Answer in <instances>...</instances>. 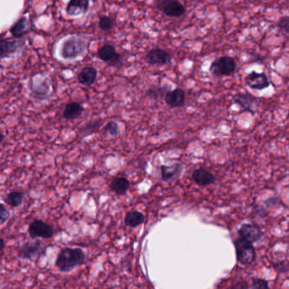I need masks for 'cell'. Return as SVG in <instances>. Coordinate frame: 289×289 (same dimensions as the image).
<instances>
[{
	"instance_id": "1",
	"label": "cell",
	"mask_w": 289,
	"mask_h": 289,
	"mask_svg": "<svg viewBox=\"0 0 289 289\" xmlns=\"http://www.w3.org/2000/svg\"><path fill=\"white\" fill-rule=\"evenodd\" d=\"M86 255L82 248H64L60 251L55 260V266L61 272L73 271L84 264Z\"/></svg>"
},
{
	"instance_id": "2",
	"label": "cell",
	"mask_w": 289,
	"mask_h": 289,
	"mask_svg": "<svg viewBox=\"0 0 289 289\" xmlns=\"http://www.w3.org/2000/svg\"><path fill=\"white\" fill-rule=\"evenodd\" d=\"M88 49V44L83 38L72 36L62 41L59 55L65 61H74L81 57Z\"/></svg>"
},
{
	"instance_id": "3",
	"label": "cell",
	"mask_w": 289,
	"mask_h": 289,
	"mask_svg": "<svg viewBox=\"0 0 289 289\" xmlns=\"http://www.w3.org/2000/svg\"><path fill=\"white\" fill-rule=\"evenodd\" d=\"M236 257L238 263L243 265H251L256 258V251L253 243L245 238H237L234 241Z\"/></svg>"
},
{
	"instance_id": "4",
	"label": "cell",
	"mask_w": 289,
	"mask_h": 289,
	"mask_svg": "<svg viewBox=\"0 0 289 289\" xmlns=\"http://www.w3.org/2000/svg\"><path fill=\"white\" fill-rule=\"evenodd\" d=\"M237 69V62L229 56H221L215 59L210 66V72L215 77L230 76L234 74Z\"/></svg>"
},
{
	"instance_id": "5",
	"label": "cell",
	"mask_w": 289,
	"mask_h": 289,
	"mask_svg": "<svg viewBox=\"0 0 289 289\" xmlns=\"http://www.w3.org/2000/svg\"><path fill=\"white\" fill-rule=\"evenodd\" d=\"M29 89L31 94L39 99H47L51 91V82L46 76L35 75L30 79Z\"/></svg>"
},
{
	"instance_id": "6",
	"label": "cell",
	"mask_w": 289,
	"mask_h": 289,
	"mask_svg": "<svg viewBox=\"0 0 289 289\" xmlns=\"http://www.w3.org/2000/svg\"><path fill=\"white\" fill-rule=\"evenodd\" d=\"M159 11L169 17L178 18L186 13V8L179 0H154Z\"/></svg>"
},
{
	"instance_id": "7",
	"label": "cell",
	"mask_w": 289,
	"mask_h": 289,
	"mask_svg": "<svg viewBox=\"0 0 289 289\" xmlns=\"http://www.w3.org/2000/svg\"><path fill=\"white\" fill-rule=\"evenodd\" d=\"M26 47V41L21 38H2L0 41V57L11 58Z\"/></svg>"
},
{
	"instance_id": "8",
	"label": "cell",
	"mask_w": 289,
	"mask_h": 289,
	"mask_svg": "<svg viewBox=\"0 0 289 289\" xmlns=\"http://www.w3.org/2000/svg\"><path fill=\"white\" fill-rule=\"evenodd\" d=\"M46 248L47 245L44 244L40 240L27 242L19 248L18 256L24 259H31L45 254Z\"/></svg>"
},
{
	"instance_id": "9",
	"label": "cell",
	"mask_w": 289,
	"mask_h": 289,
	"mask_svg": "<svg viewBox=\"0 0 289 289\" xmlns=\"http://www.w3.org/2000/svg\"><path fill=\"white\" fill-rule=\"evenodd\" d=\"M98 57L102 61L106 62L109 66L116 67L122 65V55L116 51L114 45L106 44L98 49Z\"/></svg>"
},
{
	"instance_id": "10",
	"label": "cell",
	"mask_w": 289,
	"mask_h": 289,
	"mask_svg": "<svg viewBox=\"0 0 289 289\" xmlns=\"http://www.w3.org/2000/svg\"><path fill=\"white\" fill-rule=\"evenodd\" d=\"M28 233L31 238L48 239L53 237L54 229L47 222L36 219L31 221L28 227Z\"/></svg>"
},
{
	"instance_id": "11",
	"label": "cell",
	"mask_w": 289,
	"mask_h": 289,
	"mask_svg": "<svg viewBox=\"0 0 289 289\" xmlns=\"http://www.w3.org/2000/svg\"><path fill=\"white\" fill-rule=\"evenodd\" d=\"M244 82L248 88L254 90H264L271 86V81L265 72H257L255 71L248 73L245 76Z\"/></svg>"
},
{
	"instance_id": "12",
	"label": "cell",
	"mask_w": 289,
	"mask_h": 289,
	"mask_svg": "<svg viewBox=\"0 0 289 289\" xmlns=\"http://www.w3.org/2000/svg\"><path fill=\"white\" fill-rule=\"evenodd\" d=\"M233 102L240 106L244 111L255 114V110L258 108V99L255 96L248 92H238L233 96Z\"/></svg>"
},
{
	"instance_id": "13",
	"label": "cell",
	"mask_w": 289,
	"mask_h": 289,
	"mask_svg": "<svg viewBox=\"0 0 289 289\" xmlns=\"http://www.w3.org/2000/svg\"><path fill=\"white\" fill-rule=\"evenodd\" d=\"M145 61L148 64L152 65H168L171 61V55L162 48H152L147 53Z\"/></svg>"
},
{
	"instance_id": "14",
	"label": "cell",
	"mask_w": 289,
	"mask_h": 289,
	"mask_svg": "<svg viewBox=\"0 0 289 289\" xmlns=\"http://www.w3.org/2000/svg\"><path fill=\"white\" fill-rule=\"evenodd\" d=\"M238 235L241 238H245L251 243L258 242L262 238L263 232L261 228L255 223H245L242 225L238 229Z\"/></svg>"
},
{
	"instance_id": "15",
	"label": "cell",
	"mask_w": 289,
	"mask_h": 289,
	"mask_svg": "<svg viewBox=\"0 0 289 289\" xmlns=\"http://www.w3.org/2000/svg\"><path fill=\"white\" fill-rule=\"evenodd\" d=\"M165 102L170 108H181L185 106L186 102V92L181 88L167 91L165 95Z\"/></svg>"
},
{
	"instance_id": "16",
	"label": "cell",
	"mask_w": 289,
	"mask_h": 289,
	"mask_svg": "<svg viewBox=\"0 0 289 289\" xmlns=\"http://www.w3.org/2000/svg\"><path fill=\"white\" fill-rule=\"evenodd\" d=\"M90 0H70L65 8V12L69 16L77 17L85 15L89 10Z\"/></svg>"
},
{
	"instance_id": "17",
	"label": "cell",
	"mask_w": 289,
	"mask_h": 289,
	"mask_svg": "<svg viewBox=\"0 0 289 289\" xmlns=\"http://www.w3.org/2000/svg\"><path fill=\"white\" fill-rule=\"evenodd\" d=\"M192 179L195 183L200 187L210 186L211 184L214 183L216 180L214 174L211 173V171L204 168H199L194 170L192 174Z\"/></svg>"
},
{
	"instance_id": "18",
	"label": "cell",
	"mask_w": 289,
	"mask_h": 289,
	"mask_svg": "<svg viewBox=\"0 0 289 289\" xmlns=\"http://www.w3.org/2000/svg\"><path fill=\"white\" fill-rule=\"evenodd\" d=\"M160 176L163 182H171L177 177H180L182 171L183 170V166L180 163L174 164L171 166H160Z\"/></svg>"
},
{
	"instance_id": "19",
	"label": "cell",
	"mask_w": 289,
	"mask_h": 289,
	"mask_svg": "<svg viewBox=\"0 0 289 289\" xmlns=\"http://www.w3.org/2000/svg\"><path fill=\"white\" fill-rule=\"evenodd\" d=\"M98 78V71L93 66H87L82 69L81 72H79L77 76V80L79 83L86 87L92 86Z\"/></svg>"
},
{
	"instance_id": "20",
	"label": "cell",
	"mask_w": 289,
	"mask_h": 289,
	"mask_svg": "<svg viewBox=\"0 0 289 289\" xmlns=\"http://www.w3.org/2000/svg\"><path fill=\"white\" fill-rule=\"evenodd\" d=\"M28 31H29V21L26 16L20 18L10 29V32L12 35V37L16 38H22L24 35L28 33Z\"/></svg>"
},
{
	"instance_id": "21",
	"label": "cell",
	"mask_w": 289,
	"mask_h": 289,
	"mask_svg": "<svg viewBox=\"0 0 289 289\" xmlns=\"http://www.w3.org/2000/svg\"><path fill=\"white\" fill-rule=\"evenodd\" d=\"M130 182L127 178L124 177H118L114 178L109 183V188L118 195H123L126 194L129 190Z\"/></svg>"
},
{
	"instance_id": "22",
	"label": "cell",
	"mask_w": 289,
	"mask_h": 289,
	"mask_svg": "<svg viewBox=\"0 0 289 289\" xmlns=\"http://www.w3.org/2000/svg\"><path fill=\"white\" fill-rule=\"evenodd\" d=\"M83 110V106L80 103H69L63 111V117L66 120L76 119L79 116H82Z\"/></svg>"
},
{
	"instance_id": "23",
	"label": "cell",
	"mask_w": 289,
	"mask_h": 289,
	"mask_svg": "<svg viewBox=\"0 0 289 289\" xmlns=\"http://www.w3.org/2000/svg\"><path fill=\"white\" fill-rule=\"evenodd\" d=\"M145 220L144 214L138 211H131L127 212L125 217V224L129 228H135L143 224Z\"/></svg>"
},
{
	"instance_id": "24",
	"label": "cell",
	"mask_w": 289,
	"mask_h": 289,
	"mask_svg": "<svg viewBox=\"0 0 289 289\" xmlns=\"http://www.w3.org/2000/svg\"><path fill=\"white\" fill-rule=\"evenodd\" d=\"M24 200V194L20 191H11L6 196L5 202L11 207L17 208Z\"/></svg>"
},
{
	"instance_id": "25",
	"label": "cell",
	"mask_w": 289,
	"mask_h": 289,
	"mask_svg": "<svg viewBox=\"0 0 289 289\" xmlns=\"http://www.w3.org/2000/svg\"><path fill=\"white\" fill-rule=\"evenodd\" d=\"M100 126H101V122L100 121H96V122L88 123L81 129L80 134L82 135V137L89 136L91 134L99 132Z\"/></svg>"
},
{
	"instance_id": "26",
	"label": "cell",
	"mask_w": 289,
	"mask_h": 289,
	"mask_svg": "<svg viewBox=\"0 0 289 289\" xmlns=\"http://www.w3.org/2000/svg\"><path fill=\"white\" fill-rule=\"evenodd\" d=\"M115 26V21L114 19L110 17V16H107V15H104L102 17L99 19V28L100 30L104 31H109L114 28Z\"/></svg>"
},
{
	"instance_id": "27",
	"label": "cell",
	"mask_w": 289,
	"mask_h": 289,
	"mask_svg": "<svg viewBox=\"0 0 289 289\" xmlns=\"http://www.w3.org/2000/svg\"><path fill=\"white\" fill-rule=\"evenodd\" d=\"M166 89L162 87H153L148 89L146 92V95L151 99H158L161 98L162 96L166 95Z\"/></svg>"
},
{
	"instance_id": "28",
	"label": "cell",
	"mask_w": 289,
	"mask_h": 289,
	"mask_svg": "<svg viewBox=\"0 0 289 289\" xmlns=\"http://www.w3.org/2000/svg\"><path fill=\"white\" fill-rule=\"evenodd\" d=\"M119 125L115 122H109L106 124V126L104 127L103 133L105 135H109V136L116 137L119 133Z\"/></svg>"
},
{
	"instance_id": "29",
	"label": "cell",
	"mask_w": 289,
	"mask_h": 289,
	"mask_svg": "<svg viewBox=\"0 0 289 289\" xmlns=\"http://www.w3.org/2000/svg\"><path fill=\"white\" fill-rule=\"evenodd\" d=\"M276 27L285 34H289V15L280 18L276 23Z\"/></svg>"
},
{
	"instance_id": "30",
	"label": "cell",
	"mask_w": 289,
	"mask_h": 289,
	"mask_svg": "<svg viewBox=\"0 0 289 289\" xmlns=\"http://www.w3.org/2000/svg\"><path fill=\"white\" fill-rule=\"evenodd\" d=\"M269 282L265 279L254 278L252 280L250 289H268Z\"/></svg>"
},
{
	"instance_id": "31",
	"label": "cell",
	"mask_w": 289,
	"mask_h": 289,
	"mask_svg": "<svg viewBox=\"0 0 289 289\" xmlns=\"http://www.w3.org/2000/svg\"><path fill=\"white\" fill-rule=\"evenodd\" d=\"M274 268L275 271L280 273H286L289 271V261H279L274 264Z\"/></svg>"
},
{
	"instance_id": "32",
	"label": "cell",
	"mask_w": 289,
	"mask_h": 289,
	"mask_svg": "<svg viewBox=\"0 0 289 289\" xmlns=\"http://www.w3.org/2000/svg\"><path fill=\"white\" fill-rule=\"evenodd\" d=\"M10 218V212L7 210V208L5 207L4 204L0 205V221L1 224H4L8 219Z\"/></svg>"
},
{
	"instance_id": "33",
	"label": "cell",
	"mask_w": 289,
	"mask_h": 289,
	"mask_svg": "<svg viewBox=\"0 0 289 289\" xmlns=\"http://www.w3.org/2000/svg\"><path fill=\"white\" fill-rule=\"evenodd\" d=\"M281 204H282V201H281V199L278 197L270 198L265 201V204L266 205V207L271 208V209Z\"/></svg>"
},
{
	"instance_id": "34",
	"label": "cell",
	"mask_w": 289,
	"mask_h": 289,
	"mask_svg": "<svg viewBox=\"0 0 289 289\" xmlns=\"http://www.w3.org/2000/svg\"><path fill=\"white\" fill-rule=\"evenodd\" d=\"M4 245H5V243H4V240L2 238V239H1V250H2V251L4 249Z\"/></svg>"
}]
</instances>
